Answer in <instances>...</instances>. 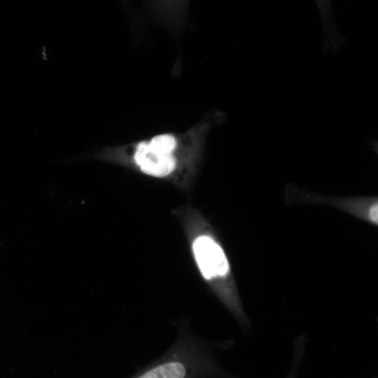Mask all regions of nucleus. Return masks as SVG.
Here are the masks:
<instances>
[{
  "instance_id": "obj_1",
  "label": "nucleus",
  "mask_w": 378,
  "mask_h": 378,
  "mask_svg": "<svg viewBox=\"0 0 378 378\" xmlns=\"http://www.w3.org/2000/svg\"><path fill=\"white\" fill-rule=\"evenodd\" d=\"M224 119L222 111L211 110L183 132L162 133L108 147L99 152L97 158L189 192L200 171L209 132Z\"/></svg>"
},
{
  "instance_id": "obj_2",
  "label": "nucleus",
  "mask_w": 378,
  "mask_h": 378,
  "mask_svg": "<svg viewBox=\"0 0 378 378\" xmlns=\"http://www.w3.org/2000/svg\"><path fill=\"white\" fill-rule=\"evenodd\" d=\"M284 201L287 204L330 206L374 226L378 224V199L374 196H332L312 192L290 183L286 187Z\"/></svg>"
}]
</instances>
